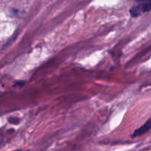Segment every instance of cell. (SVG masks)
<instances>
[{
	"label": "cell",
	"instance_id": "7a4b0ae2",
	"mask_svg": "<svg viewBox=\"0 0 151 151\" xmlns=\"http://www.w3.org/2000/svg\"><path fill=\"white\" fill-rule=\"evenodd\" d=\"M150 129H151V117H150L146 122H145L144 125H141V126L139 127V128H137L136 130H135V131L132 133L131 137V138H136V137L141 136V135L145 134V133L149 131Z\"/></svg>",
	"mask_w": 151,
	"mask_h": 151
},
{
	"label": "cell",
	"instance_id": "6da1fadb",
	"mask_svg": "<svg viewBox=\"0 0 151 151\" xmlns=\"http://www.w3.org/2000/svg\"><path fill=\"white\" fill-rule=\"evenodd\" d=\"M150 10H151V0L137 1L132 5L129 10V13L132 18H136Z\"/></svg>",
	"mask_w": 151,
	"mask_h": 151
},
{
	"label": "cell",
	"instance_id": "3957f363",
	"mask_svg": "<svg viewBox=\"0 0 151 151\" xmlns=\"http://www.w3.org/2000/svg\"><path fill=\"white\" fill-rule=\"evenodd\" d=\"M16 151H19V150H16Z\"/></svg>",
	"mask_w": 151,
	"mask_h": 151
}]
</instances>
